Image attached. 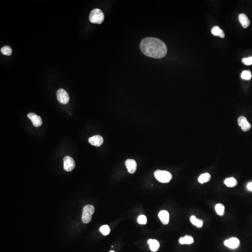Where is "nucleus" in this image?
Listing matches in <instances>:
<instances>
[{
  "mask_svg": "<svg viewBox=\"0 0 252 252\" xmlns=\"http://www.w3.org/2000/svg\"><path fill=\"white\" fill-rule=\"evenodd\" d=\"M247 188L248 190L252 191V182L248 183L247 185Z\"/></svg>",
  "mask_w": 252,
  "mask_h": 252,
  "instance_id": "a878e982",
  "label": "nucleus"
},
{
  "mask_svg": "<svg viewBox=\"0 0 252 252\" xmlns=\"http://www.w3.org/2000/svg\"><path fill=\"white\" fill-rule=\"evenodd\" d=\"M190 221L191 223L194 226H196L197 227L201 228L203 225V221L201 220H199L197 219L195 216H191L190 217Z\"/></svg>",
  "mask_w": 252,
  "mask_h": 252,
  "instance_id": "f3484780",
  "label": "nucleus"
},
{
  "mask_svg": "<svg viewBox=\"0 0 252 252\" xmlns=\"http://www.w3.org/2000/svg\"><path fill=\"white\" fill-rule=\"evenodd\" d=\"M140 48L145 55L156 59L163 58L168 52L167 46L163 41L152 37L142 39L140 44Z\"/></svg>",
  "mask_w": 252,
  "mask_h": 252,
  "instance_id": "f257e3e1",
  "label": "nucleus"
},
{
  "mask_svg": "<svg viewBox=\"0 0 252 252\" xmlns=\"http://www.w3.org/2000/svg\"><path fill=\"white\" fill-rule=\"evenodd\" d=\"M75 167V162L69 156H66L64 158V169L67 172H71Z\"/></svg>",
  "mask_w": 252,
  "mask_h": 252,
  "instance_id": "423d86ee",
  "label": "nucleus"
},
{
  "mask_svg": "<svg viewBox=\"0 0 252 252\" xmlns=\"http://www.w3.org/2000/svg\"><path fill=\"white\" fill-rule=\"evenodd\" d=\"M88 141L91 145L100 147L104 142V140L101 135H96L89 138Z\"/></svg>",
  "mask_w": 252,
  "mask_h": 252,
  "instance_id": "1a4fd4ad",
  "label": "nucleus"
},
{
  "mask_svg": "<svg viewBox=\"0 0 252 252\" xmlns=\"http://www.w3.org/2000/svg\"><path fill=\"white\" fill-rule=\"evenodd\" d=\"M211 33L215 36H219L221 38H224L225 37L224 31L220 29L219 27L215 26L211 29Z\"/></svg>",
  "mask_w": 252,
  "mask_h": 252,
  "instance_id": "2eb2a0df",
  "label": "nucleus"
},
{
  "mask_svg": "<svg viewBox=\"0 0 252 252\" xmlns=\"http://www.w3.org/2000/svg\"><path fill=\"white\" fill-rule=\"evenodd\" d=\"M179 243L181 244H191L194 242V239L192 236L186 235L185 237H181L179 240Z\"/></svg>",
  "mask_w": 252,
  "mask_h": 252,
  "instance_id": "dca6fc26",
  "label": "nucleus"
},
{
  "mask_svg": "<svg viewBox=\"0 0 252 252\" xmlns=\"http://www.w3.org/2000/svg\"><path fill=\"white\" fill-rule=\"evenodd\" d=\"M238 124L241 127L242 131L247 132L250 130L251 128V125L248 122L247 119L244 116H240L238 118Z\"/></svg>",
  "mask_w": 252,
  "mask_h": 252,
  "instance_id": "0eeeda50",
  "label": "nucleus"
},
{
  "mask_svg": "<svg viewBox=\"0 0 252 252\" xmlns=\"http://www.w3.org/2000/svg\"><path fill=\"white\" fill-rule=\"evenodd\" d=\"M27 116L31 121L34 126L36 127H39L42 125L43 121L41 117L38 116L35 113H29L28 114Z\"/></svg>",
  "mask_w": 252,
  "mask_h": 252,
  "instance_id": "6e6552de",
  "label": "nucleus"
},
{
  "mask_svg": "<svg viewBox=\"0 0 252 252\" xmlns=\"http://www.w3.org/2000/svg\"><path fill=\"white\" fill-rule=\"evenodd\" d=\"M242 62L245 65H252V57H249V58H243L242 59Z\"/></svg>",
  "mask_w": 252,
  "mask_h": 252,
  "instance_id": "393cba45",
  "label": "nucleus"
},
{
  "mask_svg": "<svg viewBox=\"0 0 252 252\" xmlns=\"http://www.w3.org/2000/svg\"><path fill=\"white\" fill-rule=\"evenodd\" d=\"M125 165L127 168L128 172L130 174H134L137 169V164L133 159H127L125 162Z\"/></svg>",
  "mask_w": 252,
  "mask_h": 252,
  "instance_id": "9d476101",
  "label": "nucleus"
},
{
  "mask_svg": "<svg viewBox=\"0 0 252 252\" xmlns=\"http://www.w3.org/2000/svg\"><path fill=\"white\" fill-rule=\"evenodd\" d=\"M137 221L140 224L145 225L147 222V217H146L145 216L142 215L139 216L138 220H137Z\"/></svg>",
  "mask_w": 252,
  "mask_h": 252,
  "instance_id": "b1692460",
  "label": "nucleus"
},
{
  "mask_svg": "<svg viewBox=\"0 0 252 252\" xmlns=\"http://www.w3.org/2000/svg\"><path fill=\"white\" fill-rule=\"evenodd\" d=\"M104 14L99 8H95L91 12L89 15L90 21L93 24L101 25L104 21Z\"/></svg>",
  "mask_w": 252,
  "mask_h": 252,
  "instance_id": "f03ea898",
  "label": "nucleus"
},
{
  "mask_svg": "<svg viewBox=\"0 0 252 252\" xmlns=\"http://www.w3.org/2000/svg\"><path fill=\"white\" fill-rule=\"evenodd\" d=\"M100 231L104 235H108L110 232V228L108 225H104L101 227Z\"/></svg>",
  "mask_w": 252,
  "mask_h": 252,
  "instance_id": "4be33fe9",
  "label": "nucleus"
},
{
  "mask_svg": "<svg viewBox=\"0 0 252 252\" xmlns=\"http://www.w3.org/2000/svg\"><path fill=\"white\" fill-rule=\"evenodd\" d=\"M148 243L150 245V249L152 252H157L159 248V243L157 240L150 239L148 240Z\"/></svg>",
  "mask_w": 252,
  "mask_h": 252,
  "instance_id": "4468645a",
  "label": "nucleus"
},
{
  "mask_svg": "<svg viewBox=\"0 0 252 252\" xmlns=\"http://www.w3.org/2000/svg\"><path fill=\"white\" fill-rule=\"evenodd\" d=\"M114 252V251H111V252Z\"/></svg>",
  "mask_w": 252,
  "mask_h": 252,
  "instance_id": "bb28decb",
  "label": "nucleus"
},
{
  "mask_svg": "<svg viewBox=\"0 0 252 252\" xmlns=\"http://www.w3.org/2000/svg\"><path fill=\"white\" fill-rule=\"evenodd\" d=\"M225 246L232 249H235L239 247L240 240L236 238H232L226 240L224 242Z\"/></svg>",
  "mask_w": 252,
  "mask_h": 252,
  "instance_id": "9b49d317",
  "label": "nucleus"
},
{
  "mask_svg": "<svg viewBox=\"0 0 252 252\" xmlns=\"http://www.w3.org/2000/svg\"><path fill=\"white\" fill-rule=\"evenodd\" d=\"M211 178V176L210 174L208 173H204L200 175L198 178V181L201 184H204V183L209 182Z\"/></svg>",
  "mask_w": 252,
  "mask_h": 252,
  "instance_id": "a211bd4d",
  "label": "nucleus"
},
{
  "mask_svg": "<svg viewBox=\"0 0 252 252\" xmlns=\"http://www.w3.org/2000/svg\"><path fill=\"white\" fill-rule=\"evenodd\" d=\"M241 78L245 80H250L252 78V74L249 71H244L241 75Z\"/></svg>",
  "mask_w": 252,
  "mask_h": 252,
  "instance_id": "5701e85b",
  "label": "nucleus"
},
{
  "mask_svg": "<svg viewBox=\"0 0 252 252\" xmlns=\"http://www.w3.org/2000/svg\"><path fill=\"white\" fill-rule=\"evenodd\" d=\"M94 207L92 205H85L84 207L82 216V220L85 224H88L92 219V216L94 213Z\"/></svg>",
  "mask_w": 252,
  "mask_h": 252,
  "instance_id": "7ed1b4c3",
  "label": "nucleus"
},
{
  "mask_svg": "<svg viewBox=\"0 0 252 252\" xmlns=\"http://www.w3.org/2000/svg\"><path fill=\"white\" fill-rule=\"evenodd\" d=\"M215 210L217 214L220 216H223L224 214L225 207L224 205L221 204H218L215 206Z\"/></svg>",
  "mask_w": 252,
  "mask_h": 252,
  "instance_id": "aec40b11",
  "label": "nucleus"
},
{
  "mask_svg": "<svg viewBox=\"0 0 252 252\" xmlns=\"http://www.w3.org/2000/svg\"><path fill=\"white\" fill-rule=\"evenodd\" d=\"M1 51L3 55H7V56H10L12 54V49L11 47L8 46H5L2 47L1 49Z\"/></svg>",
  "mask_w": 252,
  "mask_h": 252,
  "instance_id": "412c9836",
  "label": "nucleus"
},
{
  "mask_svg": "<svg viewBox=\"0 0 252 252\" xmlns=\"http://www.w3.org/2000/svg\"><path fill=\"white\" fill-rule=\"evenodd\" d=\"M154 176L156 179L161 183H168L172 179L171 174L167 171L157 170L154 172Z\"/></svg>",
  "mask_w": 252,
  "mask_h": 252,
  "instance_id": "20e7f679",
  "label": "nucleus"
},
{
  "mask_svg": "<svg viewBox=\"0 0 252 252\" xmlns=\"http://www.w3.org/2000/svg\"><path fill=\"white\" fill-rule=\"evenodd\" d=\"M57 99L59 102L63 104H66L69 101V95L67 91L64 89H59L57 93Z\"/></svg>",
  "mask_w": 252,
  "mask_h": 252,
  "instance_id": "39448f33",
  "label": "nucleus"
},
{
  "mask_svg": "<svg viewBox=\"0 0 252 252\" xmlns=\"http://www.w3.org/2000/svg\"><path fill=\"white\" fill-rule=\"evenodd\" d=\"M158 217L164 225H167L169 223L170 215L166 211L163 210L160 211L158 214Z\"/></svg>",
  "mask_w": 252,
  "mask_h": 252,
  "instance_id": "f8f14e48",
  "label": "nucleus"
},
{
  "mask_svg": "<svg viewBox=\"0 0 252 252\" xmlns=\"http://www.w3.org/2000/svg\"><path fill=\"white\" fill-rule=\"evenodd\" d=\"M225 184L229 187H234L237 184V181L234 177L227 178L224 182Z\"/></svg>",
  "mask_w": 252,
  "mask_h": 252,
  "instance_id": "6ab92c4d",
  "label": "nucleus"
},
{
  "mask_svg": "<svg viewBox=\"0 0 252 252\" xmlns=\"http://www.w3.org/2000/svg\"><path fill=\"white\" fill-rule=\"evenodd\" d=\"M239 19L240 24L244 28H246L249 26L250 23V20L246 15L243 13L239 15Z\"/></svg>",
  "mask_w": 252,
  "mask_h": 252,
  "instance_id": "ddd939ff",
  "label": "nucleus"
}]
</instances>
